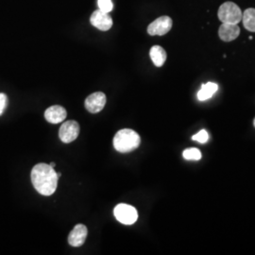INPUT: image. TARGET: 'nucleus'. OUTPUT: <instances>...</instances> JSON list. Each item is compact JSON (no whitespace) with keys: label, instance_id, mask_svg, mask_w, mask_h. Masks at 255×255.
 Returning a JSON list of instances; mask_svg holds the SVG:
<instances>
[{"label":"nucleus","instance_id":"f257e3e1","mask_svg":"<svg viewBox=\"0 0 255 255\" xmlns=\"http://www.w3.org/2000/svg\"><path fill=\"white\" fill-rule=\"evenodd\" d=\"M31 182L36 191L43 196H51L58 186V176L49 164H38L31 170Z\"/></svg>","mask_w":255,"mask_h":255},{"label":"nucleus","instance_id":"f03ea898","mask_svg":"<svg viewBox=\"0 0 255 255\" xmlns=\"http://www.w3.org/2000/svg\"><path fill=\"white\" fill-rule=\"evenodd\" d=\"M140 135L130 128H123L117 132L114 137V146L121 153H128L133 151L140 146Z\"/></svg>","mask_w":255,"mask_h":255},{"label":"nucleus","instance_id":"7ed1b4c3","mask_svg":"<svg viewBox=\"0 0 255 255\" xmlns=\"http://www.w3.org/2000/svg\"><path fill=\"white\" fill-rule=\"evenodd\" d=\"M219 18L222 23L237 25L242 21V10L234 2H225L219 7Z\"/></svg>","mask_w":255,"mask_h":255},{"label":"nucleus","instance_id":"20e7f679","mask_svg":"<svg viewBox=\"0 0 255 255\" xmlns=\"http://www.w3.org/2000/svg\"><path fill=\"white\" fill-rule=\"evenodd\" d=\"M114 214L116 219L119 220L120 223L125 225H132L136 222L138 219L137 210L128 204L121 203L114 210Z\"/></svg>","mask_w":255,"mask_h":255},{"label":"nucleus","instance_id":"39448f33","mask_svg":"<svg viewBox=\"0 0 255 255\" xmlns=\"http://www.w3.org/2000/svg\"><path fill=\"white\" fill-rule=\"evenodd\" d=\"M172 19L169 16H161L149 24V26L147 27V33L151 36H163L169 32V30L172 28Z\"/></svg>","mask_w":255,"mask_h":255},{"label":"nucleus","instance_id":"423d86ee","mask_svg":"<svg viewBox=\"0 0 255 255\" xmlns=\"http://www.w3.org/2000/svg\"><path fill=\"white\" fill-rule=\"evenodd\" d=\"M79 134H80V125L74 120L64 122L60 128L59 136L65 144L75 141L79 136Z\"/></svg>","mask_w":255,"mask_h":255},{"label":"nucleus","instance_id":"0eeeda50","mask_svg":"<svg viewBox=\"0 0 255 255\" xmlns=\"http://www.w3.org/2000/svg\"><path fill=\"white\" fill-rule=\"evenodd\" d=\"M106 104V96L102 92H96L90 95L85 101V108L92 114L100 113Z\"/></svg>","mask_w":255,"mask_h":255},{"label":"nucleus","instance_id":"6e6552de","mask_svg":"<svg viewBox=\"0 0 255 255\" xmlns=\"http://www.w3.org/2000/svg\"><path fill=\"white\" fill-rule=\"evenodd\" d=\"M90 22L94 27L102 31H107L113 27V19L110 16L109 13L101 11V9H98L92 13Z\"/></svg>","mask_w":255,"mask_h":255},{"label":"nucleus","instance_id":"1a4fd4ad","mask_svg":"<svg viewBox=\"0 0 255 255\" xmlns=\"http://www.w3.org/2000/svg\"><path fill=\"white\" fill-rule=\"evenodd\" d=\"M88 235L87 227L83 224H78L70 232L68 243L72 247H81L84 244Z\"/></svg>","mask_w":255,"mask_h":255},{"label":"nucleus","instance_id":"9d476101","mask_svg":"<svg viewBox=\"0 0 255 255\" xmlns=\"http://www.w3.org/2000/svg\"><path fill=\"white\" fill-rule=\"evenodd\" d=\"M219 38L224 42H232L240 35V27L234 24L223 23L219 30Z\"/></svg>","mask_w":255,"mask_h":255},{"label":"nucleus","instance_id":"9b49d317","mask_svg":"<svg viewBox=\"0 0 255 255\" xmlns=\"http://www.w3.org/2000/svg\"><path fill=\"white\" fill-rule=\"evenodd\" d=\"M45 118L46 121L51 124L62 123L66 119V111L62 106L54 105L46 110Z\"/></svg>","mask_w":255,"mask_h":255},{"label":"nucleus","instance_id":"f8f14e48","mask_svg":"<svg viewBox=\"0 0 255 255\" xmlns=\"http://www.w3.org/2000/svg\"><path fill=\"white\" fill-rule=\"evenodd\" d=\"M149 56L155 66L161 67L166 61V52L162 46H153L149 51Z\"/></svg>","mask_w":255,"mask_h":255},{"label":"nucleus","instance_id":"ddd939ff","mask_svg":"<svg viewBox=\"0 0 255 255\" xmlns=\"http://www.w3.org/2000/svg\"><path fill=\"white\" fill-rule=\"evenodd\" d=\"M219 90V85L215 82H207L201 86V90L198 92V99L200 101H207L211 99L214 94Z\"/></svg>","mask_w":255,"mask_h":255},{"label":"nucleus","instance_id":"4468645a","mask_svg":"<svg viewBox=\"0 0 255 255\" xmlns=\"http://www.w3.org/2000/svg\"><path fill=\"white\" fill-rule=\"evenodd\" d=\"M242 22L244 27L247 30L255 32V8H249L247 9L243 16H242Z\"/></svg>","mask_w":255,"mask_h":255},{"label":"nucleus","instance_id":"2eb2a0df","mask_svg":"<svg viewBox=\"0 0 255 255\" xmlns=\"http://www.w3.org/2000/svg\"><path fill=\"white\" fill-rule=\"evenodd\" d=\"M182 156L185 160H193V161H199L201 159V152L200 149L196 147L187 148L182 152Z\"/></svg>","mask_w":255,"mask_h":255},{"label":"nucleus","instance_id":"dca6fc26","mask_svg":"<svg viewBox=\"0 0 255 255\" xmlns=\"http://www.w3.org/2000/svg\"><path fill=\"white\" fill-rule=\"evenodd\" d=\"M98 6L99 9L101 11L110 13L113 9H114V4L112 0H98Z\"/></svg>","mask_w":255,"mask_h":255},{"label":"nucleus","instance_id":"f3484780","mask_svg":"<svg viewBox=\"0 0 255 255\" xmlns=\"http://www.w3.org/2000/svg\"><path fill=\"white\" fill-rule=\"evenodd\" d=\"M192 139L194 141H197V142L201 143V144H205L209 140V134L205 129H201L197 134L193 135Z\"/></svg>","mask_w":255,"mask_h":255},{"label":"nucleus","instance_id":"a211bd4d","mask_svg":"<svg viewBox=\"0 0 255 255\" xmlns=\"http://www.w3.org/2000/svg\"><path fill=\"white\" fill-rule=\"evenodd\" d=\"M8 104V98L5 94L0 93V116L5 112Z\"/></svg>","mask_w":255,"mask_h":255},{"label":"nucleus","instance_id":"6ab92c4d","mask_svg":"<svg viewBox=\"0 0 255 255\" xmlns=\"http://www.w3.org/2000/svg\"><path fill=\"white\" fill-rule=\"evenodd\" d=\"M49 165H50V166H51V167H53V168H54V167H55L54 163H50V164H49Z\"/></svg>","mask_w":255,"mask_h":255},{"label":"nucleus","instance_id":"aec40b11","mask_svg":"<svg viewBox=\"0 0 255 255\" xmlns=\"http://www.w3.org/2000/svg\"><path fill=\"white\" fill-rule=\"evenodd\" d=\"M57 176H58V178H60V177L62 176V173H61V172H59V173H57Z\"/></svg>","mask_w":255,"mask_h":255},{"label":"nucleus","instance_id":"412c9836","mask_svg":"<svg viewBox=\"0 0 255 255\" xmlns=\"http://www.w3.org/2000/svg\"><path fill=\"white\" fill-rule=\"evenodd\" d=\"M254 125H255V121H254Z\"/></svg>","mask_w":255,"mask_h":255}]
</instances>
